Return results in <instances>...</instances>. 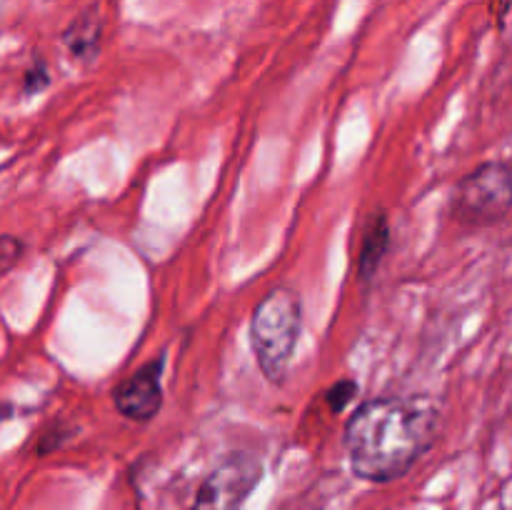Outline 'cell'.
I'll use <instances>...</instances> for the list:
<instances>
[{
  "label": "cell",
  "mask_w": 512,
  "mask_h": 510,
  "mask_svg": "<svg viewBox=\"0 0 512 510\" xmlns=\"http://www.w3.org/2000/svg\"><path fill=\"white\" fill-rule=\"evenodd\" d=\"M440 410L428 398L385 395L358 405L345 423L350 468L368 483H390L413 470L438 438Z\"/></svg>",
  "instance_id": "6da1fadb"
},
{
  "label": "cell",
  "mask_w": 512,
  "mask_h": 510,
  "mask_svg": "<svg viewBox=\"0 0 512 510\" xmlns=\"http://www.w3.org/2000/svg\"><path fill=\"white\" fill-rule=\"evenodd\" d=\"M303 330V303L293 288H273L253 310L250 318V348L260 373L273 385L288 380L290 363Z\"/></svg>",
  "instance_id": "7a4b0ae2"
},
{
  "label": "cell",
  "mask_w": 512,
  "mask_h": 510,
  "mask_svg": "<svg viewBox=\"0 0 512 510\" xmlns=\"http://www.w3.org/2000/svg\"><path fill=\"white\" fill-rule=\"evenodd\" d=\"M453 215L468 225H495L512 210V168L498 160L478 165L458 183Z\"/></svg>",
  "instance_id": "3957f363"
},
{
  "label": "cell",
  "mask_w": 512,
  "mask_h": 510,
  "mask_svg": "<svg viewBox=\"0 0 512 510\" xmlns=\"http://www.w3.org/2000/svg\"><path fill=\"white\" fill-rule=\"evenodd\" d=\"M263 478V463L248 450L228 453L200 483L193 510H243Z\"/></svg>",
  "instance_id": "277c9868"
},
{
  "label": "cell",
  "mask_w": 512,
  "mask_h": 510,
  "mask_svg": "<svg viewBox=\"0 0 512 510\" xmlns=\"http://www.w3.org/2000/svg\"><path fill=\"white\" fill-rule=\"evenodd\" d=\"M113 403L123 418L135 423L153 420L163 408V358L150 360L115 385Z\"/></svg>",
  "instance_id": "5b68a950"
},
{
  "label": "cell",
  "mask_w": 512,
  "mask_h": 510,
  "mask_svg": "<svg viewBox=\"0 0 512 510\" xmlns=\"http://www.w3.org/2000/svg\"><path fill=\"white\" fill-rule=\"evenodd\" d=\"M103 28H105V20L98 8L83 10V13H80L78 18L65 28L63 45L68 48V53L73 55L75 60H80V63H90V60L98 58L100 53Z\"/></svg>",
  "instance_id": "8992f818"
},
{
  "label": "cell",
  "mask_w": 512,
  "mask_h": 510,
  "mask_svg": "<svg viewBox=\"0 0 512 510\" xmlns=\"http://www.w3.org/2000/svg\"><path fill=\"white\" fill-rule=\"evenodd\" d=\"M390 245V225L385 213H378L370 225L365 228L363 240H360V255H358V275L363 280H370L378 268L383 265L385 253Z\"/></svg>",
  "instance_id": "52a82bcc"
},
{
  "label": "cell",
  "mask_w": 512,
  "mask_h": 510,
  "mask_svg": "<svg viewBox=\"0 0 512 510\" xmlns=\"http://www.w3.org/2000/svg\"><path fill=\"white\" fill-rule=\"evenodd\" d=\"M23 250L25 245L20 238H15V235H0V278L20 263Z\"/></svg>",
  "instance_id": "ba28073f"
},
{
  "label": "cell",
  "mask_w": 512,
  "mask_h": 510,
  "mask_svg": "<svg viewBox=\"0 0 512 510\" xmlns=\"http://www.w3.org/2000/svg\"><path fill=\"white\" fill-rule=\"evenodd\" d=\"M355 393H358V385H355L353 380H338V383L325 393V398H328L330 410L340 413V410H345V405L355 398Z\"/></svg>",
  "instance_id": "9c48e42d"
},
{
  "label": "cell",
  "mask_w": 512,
  "mask_h": 510,
  "mask_svg": "<svg viewBox=\"0 0 512 510\" xmlns=\"http://www.w3.org/2000/svg\"><path fill=\"white\" fill-rule=\"evenodd\" d=\"M48 83H50L48 68H45L43 60H38V63H35L33 68H30L28 73H25V85H23V88H25V93L33 95V93H40V90H43Z\"/></svg>",
  "instance_id": "30bf717a"
}]
</instances>
